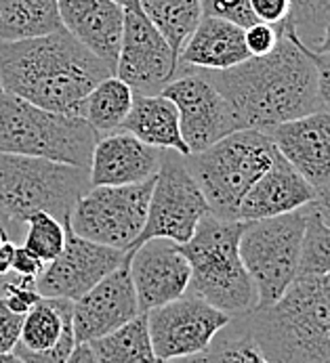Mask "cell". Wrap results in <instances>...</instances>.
Masks as SVG:
<instances>
[{
  "label": "cell",
  "instance_id": "cell-9",
  "mask_svg": "<svg viewBox=\"0 0 330 363\" xmlns=\"http://www.w3.org/2000/svg\"><path fill=\"white\" fill-rule=\"evenodd\" d=\"M156 177L135 185H99L74 204L67 223L89 242L128 250L143 231Z\"/></svg>",
  "mask_w": 330,
  "mask_h": 363
},
{
  "label": "cell",
  "instance_id": "cell-7",
  "mask_svg": "<svg viewBox=\"0 0 330 363\" xmlns=\"http://www.w3.org/2000/svg\"><path fill=\"white\" fill-rule=\"evenodd\" d=\"M89 170L43 157L0 154V212L17 223L34 212L65 220L89 191Z\"/></svg>",
  "mask_w": 330,
  "mask_h": 363
},
{
  "label": "cell",
  "instance_id": "cell-38",
  "mask_svg": "<svg viewBox=\"0 0 330 363\" xmlns=\"http://www.w3.org/2000/svg\"><path fill=\"white\" fill-rule=\"evenodd\" d=\"M312 208L322 216L324 223L330 225V181L316 191V198L312 202Z\"/></svg>",
  "mask_w": 330,
  "mask_h": 363
},
{
  "label": "cell",
  "instance_id": "cell-27",
  "mask_svg": "<svg viewBox=\"0 0 330 363\" xmlns=\"http://www.w3.org/2000/svg\"><path fill=\"white\" fill-rule=\"evenodd\" d=\"M135 93L118 76H108L101 80L78 107V116L87 120L97 135L118 130L131 111Z\"/></svg>",
  "mask_w": 330,
  "mask_h": 363
},
{
  "label": "cell",
  "instance_id": "cell-36",
  "mask_svg": "<svg viewBox=\"0 0 330 363\" xmlns=\"http://www.w3.org/2000/svg\"><path fill=\"white\" fill-rule=\"evenodd\" d=\"M47 262L40 260L34 252H30L28 248H23L21 244L15 248L13 252V260H11V273L19 275V277H32L38 279V275L45 271Z\"/></svg>",
  "mask_w": 330,
  "mask_h": 363
},
{
  "label": "cell",
  "instance_id": "cell-8",
  "mask_svg": "<svg viewBox=\"0 0 330 363\" xmlns=\"http://www.w3.org/2000/svg\"><path fill=\"white\" fill-rule=\"evenodd\" d=\"M307 216L309 204L288 214L244 223L240 259L257 290V309H270L297 279Z\"/></svg>",
  "mask_w": 330,
  "mask_h": 363
},
{
  "label": "cell",
  "instance_id": "cell-31",
  "mask_svg": "<svg viewBox=\"0 0 330 363\" xmlns=\"http://www.w3.org/2000/svg\"><path fill=\"white\" fill-rule=\"evenodd\" d=\"M286 21L295 36L307 49L316 51L330 26V0H290Z\"/></svg>",
  "mask_w": 330,
  "mask_h": 363
},
{
  "label": "cell",
  "instance_id": "cell-18",
  "mask_svg": "<svg viewBox=\"0 0 330 363\" xmlns=\"http://www.w3.org/2000/svg\"><path fill=\"white\" fill-rule=\"evenodd\" d=\"M72 305L67 298L40 296L23 315L21 334L13 353L26 363H67L78 347Z\"/></svg>",
  "mask_w": 330,
  "mask_h": 363
},
{
  "label": "cell",
  "instance_id": "cell-4",
  "mask_svg": "<svg viewBox=\"0 0 330 363\" xmlns=\"http://www.w3.org/2000/svg\"><path fill=\"white\" fill-rule=\"evenodd\" d=\"M244 220L207 214L194 235L179 244L189 262L187 294H194L229 317H244L257 309V290L240 259Z\"/></svg>",
  "mask_w": 330,
  "mask_h": 363
},
{
  "label": "cell",
  "instance_id": "cell-33",
  "mask_svg": "<svg viewBox=\"0 0 330 363\" xmlns=\"http://www.w3.org/2000/svg\"><path fill=\"white\" fill-rule=\"evenodd\" d=\"M244 38H246V47L253 57H263L268 52H272L277 47L280 40V23L272 26V23H263L257 21L253 26H248L244 30Z\"/></svg>",
  "mask_w": 330,
  "mask_h": 363
},
{
  "label": "cell",
  "instance_id": "cell-5",
  "mask_svg": "<svg viewBox=\"0 0 330 363\" xmlns=\"http://www.w3.org/2000/svg\"><path fill=\"white\" fill-rule=\"evenodd\" d=\"M97 139V130L80 116L49 111L0 93V154L43 157L89 170Z\"/></svg>",
  "mask_w": 330,
  "mask_h": 363
},
{
  "label": "cell",
  "instance_id": "cell-43",
  "mask_svg": "<svg viewBox=\"0 0 330 363\" xmlns=\"http://www.w3.org/2000/svg\"><path fill=\"white\" fill-rule=\"evenodd\" d=\"M114 2H118L120 6H124V9H128V6H133L135 4V0H114Z\"/></svg>",
  "mask_w": 330,
  "mask_h": 363
},
{
  "label": "cell",
  "instance_id": "cell-42",
  "mask_svg": "<svg viewBox=\"0 0 330 363\" xmlns=\"http://www.w3.org/2000/svg\"><path fill=\"white\" fill-rule=\"evenodd\" d=\"M196 357H179V359H156L154 363H194Z\"/></svg>",
  "mask_w": 330,
  "mask_h": 363
},
{
  "label": "cell",
  "instance_id": "cell-32",
  "mask_svg": "<svg viewBox=\"0 0 330 363\" xmlns=\"http://www.w3.org/2000/svg\"><path fill=\"white\" fill-rule=\"evenodd\" d=\"M23 223H17L13 218H9L4 212H0V292L4 288V284L13 277L11 273V260L15 248L21 244L23 238Z\"/></svg>",
  "mask_w": 330,
  "mask_h": 363
},
{
  "label": "cell",
  "instance_id": "cell-37",
  "mask_svg": "<svg viewBox=\"0 0 330 363\" xmlns=\"http://www.w3.org/2000/svg\"><path fill=\"white\" fill-rule=\"evenodd\" d=\"M312 59H314L316 74H318V99H320V105L330 111V55L312 51Z\"/></svg>",
  "mask_w": 330,
  "mask_h": 363
},
{
  "label": "cell",
  "instance_id": "cell-11",
  "mask_svg": "<svg viewBox=\"0 0 330 363\" xmlns=\"http://www.w3.org/2000/svg\"><path fill=\"white\" fill-rule=\"evenodd\" d=\"M160 95L170 99L179 111L181 137L189 154L204 152L238 130L229 104L200 69H177Z\"/></svg>",
  "mask_w": 330,
  "mask_h": 363
},
{
  "label": "cell",
  "instance_id": "cell-29",
  "mask_svg": "<svg viewBox=\"0 0 330 363\" xmlns=\"http://www.w3.org/2000/svg\"><path fill=\"white\" fill-rule=\"evenodd\" d=\"M330 275V225L309 204V216L301 242L297 277Z\"/></svg>",
  "mask_w": 330,
  "mask_h": 363
},
{
  "label": "cell",
  "instance_id": "cell-14",
  "mask_svg": "<svg viewBox=\"0 0 330 363\" xmlns=\"http://www.w3.org/2000/svg\"><path fill=\"white\" fill-rule=\"evenodd\" d=\"M65 225V246L53 262L36 279V290L40 296L78 301L106 275L126 264V252L89 242L76 235L67 223Z\"/></svg>",
  "mask_w": 330,
  "mask_h": 363
},
{
  "label": "cell",
  "instance_id": "cell-30",
  "mask_svg": "<svg viewBox=\"0 0 330 363\" xmlns=\"http://www.w3.org/2000/svg\"><path fill=\"white\" fill-rule=\"evenodd\" d=\"M26 229L21 238V246L34 252L47 264L61 255L65 246V225L49 212H34L26 218Z\"/></svg>",
  "mask_w": 330,
  "mask_h": 363
},
{
  "label": "cell",
  "instance_id": "cell-13",
  "mask_svg": "<svg viewBox=\"0 0 330 363\" xmlns=\"http://www.w3.org/2000/svg\"><path fill=\"white\" fill-rule=\"evenodd\" d=\"M175 74V52L135 0L133 6L124 9V28L114 76L128 84L135 95H160Z\"/></svg>",
  "mask_w": 330,
  "mask_h": 363
},
{
  "label": "cell",
  "instance_id": "cell-16",
  "mask_svg": "<svg viewBox=\"0 0 330 363\" xmlns=\"http://www.w3.org/2000/svg\"><path fill=\"white\" fill-rule=\"evenodd\" d=\"M139 303L128 267L122 264L72 305L78 345H89L139 315Z\"/></svg>",
  "mask_w": 330,
  "mask_h": 363
},
{
  "label": "cell",
  "instance_id": "cell-26",
  "mask_svg": "<svg viewBox=\"0 0 330 363\" xmlns=\"http://www.w3.org/2000/svg\"><path fill=\"white\" fill-rule=\"evenodd\" d=\"M137 4L179 59V52L202 19L200 0H137Z\"/></svg>",
  "mask_w": 330,
  "mask_h": 363
},
{
  "label": "cell",
  "instance_id": "cell-19",
  "mask_svg": "<svg viewBox=\"0 0 330 363\" xmlns=\"http://www.w3.org/2000/svg\"><path fill=\"white\" fill-rule=\"evenodd\" d=\"M160 160L163 150L145 145L126 130L99 135L89 168L91 187L143 183L158 174Z\"/></svg>",
  "mask_w": 330,
  "mask_h": 363
},
{
  "label": "cell",
  "instance_id": "cell-44",
  "mask_svg": "<svg viewBox=\"0 0 330 363\" xmlns=\"http://www.w3.org/2000/svg\"><path fill=\"white\" fill-rule=\"evenodd\" d=\"M194 363H209V362H207V357H202V355H200V357H196V362Z\"/></svg>",
  "mask_w": 330,
  "mask_h": 363
},
{
  "label": "cell",
  "instance_id": "cell-10",
  "mask_svg": "<svg viewBox=\"0 0 330 363\" xmlns=\"http://www.w3.org/2000/svg\"><path fill=\"white\" fill-rule=\"evenodd\" d=\"M209 212V204L198 183L189 174L183 156L170 150H163V160L152 187L143 231L126 250V255H131L137 246L154 238L185 244L194 235L198 223Z\"/></svg>",
  "mask_w": 330,
  "mask_h": 363
},
{
  "label": "cell",
  "instance_id": "cell-41",
  "mask_svg": "<svg viewBox=\"0 0 330 363\" xmlns=\"http://www.w3.org/2000/svg\"><path fill=\"white\" fill-rule=\"evenodd\" d=\"M0 363H26L21 357H17L13 351L11 353H0Z\"/></svg>",
  "mask_w": 330,
  "mask_h": 363
},
{
  "label": "cell",
  "instance_id": "cell-1",
  "mask_svg": "<svg viewBox=\"0 0 330 363\" xmlns=\"http://www.w3.org/2000/svg\"><path fill=\"white\" fill-rule=\"evenodd\" d=\"M229 104L238 130L268 133L277 124L324 109L318 99V74L307 49L288 21L280 23V40L263 57H248L223 72L200 69Z\"/></svg>",
  "mask_w": 330,
  "mask_h": 363
},
{
  "label": "cell",
  "instance_id": "cell-3",
  "mask_svg": "<svg viewBox=\"0 0 330 363\" xmlns=\"http://www.w3.org/2000/svg\"><path fill=\"white\" fill-rule=\"evenodd\" d=\"M242 319L272 363H330V275L297 277L275 305Z\"/></svg>",
  "mask_w": 330,
  "mask_h": 363
},
{
  "label": "cell",
  "instance_id": "cell-40",
  "mask_svg": "<svg viewBox=\"0 0 330 363\" xmlns=\"http://www.w3.org/2000/svg\"><path fill=\"white\" fill-rule=\"evenodd\" d=\"M318 52H329L330 55V26L326 28V32H324V36H322V40H320V45H318Z\"/></svg>",
  "mask_w": 330,
  "mask_h": 363
},
{
  "label": "cell",
  "instance_id": "cell-45",
  "mask_svg": "<svg viewBox=\"0 0 330 363\" xmlns=\"http://www.w3.org/2000/svg\"><path fill=\"white\" fill-rule=\"evenodd\" d=\"M0 93H2V84H0Z\"/></svg>",
  "mask_w": 330,
  "mask_h": 363
},
{
  "label": "cell",
  "instance_id": "cell-17",
  "mask_svg": "<svg viewBox=\"0 0 330 363\" xmlns=\"http://www.w3.org/2000/svg\"><path fill=\"white\" fill-rule=\"evenodd\" d=\"M277 154L316 191L330 181V111L318 109L268 130Z\"/></svg>",
  "mask_w": 330,
  "mask_h": 363
},
{
  "label": "cell",
  "instance_id": "cell-6",
  "mask_svg": "<svg viewBox=\"0 0 330 363\" xmlns=\"http://www.w3.org/2000/svg\"><path fill=\"white\" fill-rule=\"evenodd\" d=\"M275 147L268 133L242 128L204 152L183 156L211 214L238 220V208L248 189L274 164Z\"/></svg>",
  "mask_w": 330,
  "mask_h": 363
},
{
  "label": "cell",
  "instance_id": "cell-35",
  "mask_svg": "<svg viewBox=\"0 0 330 363\" xmlns=\"http://www.w3.org/2000/svg\"><path fill=\"white\" fill-rule=\"evenodd\" d=\"M248 6L257 21L277 26L288 17L290 0H248Z\"/></svg>",
  "mask_w": 330,
  "mask_h": 363
},
{
  "label": "cell",
  "instance_id": "cell-34",
  "mask_svg": "<svg viewBox=\"0 0 330 363\" xmlns=\"http://www.w3.org/2000/svg\"><path fill=\"white\" fill-rule=\"evenodd\" d=\"M23 315L15 313L0 296V353H11L21 334Z\"/></svg>",
  "mask_w": 330,
  "mask_h": 363
},
{
  "label": "cell",
  "instance_id": "cell-39",
  "mask_svg": "<svg viewBox=\"0 0 330 363\" xmlns=\"http://www.w3.org/2000/svg\"><path fill=\"white\" fill-rule=\"evenodd\" d=\"M67 363H99L95 359L93 351L89 349V345H78L72 353V357L67 359Z\"/></svg>",
  "mask_w": 330,
  "mask_h": 363
},
{
  "label": "cell",
  "instance_id": "cell-15",
  "mask_svg": "<svg viewBox=\"0 0 330 363\" xmlns=\"http://www.w3.org/2000/svg\"><path fill=\"white\" fill-rule=\"evenodd\" d=\"M126 267L135 286L139 311L148 313L187 294L192 269L181 246L154 238L126 255Z\"/></svg>",
  "mask_w": 330,
  "mask_h": 363
},
{
  "label": "cell",
  "instance_id": "cell-22",
  "mask_svg": "<svg viewBox=\"0 0 330 363\" xmlns=\"http://www.w3.org/2000/svg\"><path fill=\"white\" fill-rule=\"evenodd\" d=\"M253 57L246 47L244 28L219 17L202 15L198 28L179 52L177 69L223 72Z\"/></svg>",
  "mask_w": 330,
  "mask_h": 363
},
{
  "label": "cell",
  "instance_id": "cell-24",
  "mask_svg": "<svg viewBox=\"0 0 330 363\" xmlns=\"http://www.w3.org/2000/svg\"><path fill=\"white\" fill-rule=\"evenodd\" d=\"M61 30L57 0H0V43L40 38Z\"/></svg>",
  "mask_w": 330,
  "mask_h": 363
},
{
  "label": "cell",
  "instance_id": "cell-21",
  "mask_svg": "<svg viewBox=\"0 0 330 363\" xmlns=\"http://www.w3.org/2000/svg\"><path fill=\"white\" fill-rule=\"evenodd\" d=\"M314 198L316 189L284 157L275 154L274 164L244 196L238 208V220L248 223L288 214L312 204Z\"/></svg>",
  "mask_w": 330,
  "mask_h": 363
},
{
  "label": "cell",
  "instance_id": "cell-28",
  "mask_svg": "<svg viewBox=\"0 0 330 363\" xmlns=\"http://www.w3.org/2000/svg\"><path fill=\"white\" fill-rule=\"evenodd\" d=\"M204 357L209 363H272L251 336L242 317L238 323L231 319L229 325L221 330Z\"/></svg>",
  "mask_w": 330,
  "mask_h": 363
},
{
  "label": "cell",
  "instance_id": "cell-25",
  "mask_svg": "<svg viewBox=\"0 0 330 363\" xmlns=\"http://www.w3.org/2000/svg\"><path fill=\"white\" fill-rule=\"evenodd\" d=\"M99 363H154L156 353L150 338L148 315L139 313L128 323L89 342Z\"/></svg>",
  "mask_w": 330,
  "mask_h": 363
},
{
  "label": "cell",
  "instance_id": "cell-23",
  "mask_svg": "<svg viewBox=\"0 0 330 363\" xmlns=\"http://www.w3.org/2000/svg\"><path fill=\"white\" fill-rule=\"evenodd\" d=\"M118 130L131 133L150 147L189 156V150L181 137L179 111L165 95H135L131 111Z\"/></svg>",
  "mask_w": 330,
  "mask_h": 363
},
{
  "label": "cell",
  "instance_id": "cell-20",
  "mask_svg": "<svg viewBox=\"0 0 330 363\" xmlns=\"http://www.w3.org/2000/svg\"><path fill=\"white\" fill-rule=\"evenodd\" d=\"M61 28L97 57L116 65L124 6L114 0H57Z\"/></svg>",
  "mask_w": 330,
  "mask_h": 363
},
{
  "label": "cell",
  "instance_id": "cell-2",
  "mask_svg": "<svg viewBox=\"0 0 330 363\" xmlns=\"http://www.w3.org/2000/svg\"><path fill=\"white\" fill-rule=\"evenodd\" d=\"M108 76L114 65L63 28L40 38L0 43L2 91L49 111L78 116L82 99Z\"/></svg>",
  "mask_w": 330,
  "mask_h": 363
},
{
  "label": "cell",
  "instance_id": "cell-12",
  "mask_svg": "<svg viewBox=\"0 0 330 363\" xmlns=\"http://www.w3.org/2000/svg\"><path fill=\"white\" fill-rule=\"evenodd\" d=\"M145 315L156 359L204 355L215 336L233 319L194 294H185Z\"/></svg>",
  "mask_w": 330,
  "mask_h": 363
}]
</instances>
